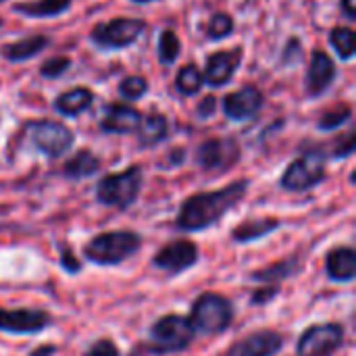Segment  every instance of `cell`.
I'll list each match as a JSON object with an SVG mask.
<instances>
[{
	"label": "cell",
	"instance_id": "cell-1",
	"mask_svg": "<svg viewBox=\"0 0 356 356\" xmlns=\"http://www.w3.org/2000/svg\"><path fill=\"white\" fill-rule=\"evenodd\" d=\"M250 181L238 179L227 184L225 188L213 190V192H200L186 198L179 207L175 227L179 232H204L213 225H217L236 204L244 200L248 194Z\"/></svg>",
	"mask_w": 356,
	"mask_h": 356
},
{
	"label": "cell",
	"instance_id": "cell-2",
	"mask_svg": "<svg viewBox=\"0 0 356 356\" xmlns=\"http://www.w3.org/2000/svg\"><path fill=\"white\" fill-rule=\"evenodd\" d=\"M142 248V236L131 229H115L102 232L94 236L83 246L86 261L100 267H115L131 257H136Z\"/></svg>",
	"mask_w": 356,
	"mask_h": 356
},
{
	"label": "cell",
	"instance_id": "cell-3",
	"mask_svg": "<svg viewBox=\"0 0 356 356\" xmlns=\"http://www.w3.org/2000/svg\"><path fill=\"white\" fill-rule=\"evenodd\" d=\"M234 305L229 298L217 294V292H204L200 294L190 313V323L196 334L202 336H221L225 334L234 323Z\"/></svg>",
	"mask_w": 356,
	"mask_h": 356
},
{
	"label": "cell",
	"instance_id": "cell-4",
	"mask_svg": "<svg viewBox=\"0 0 356 356\" xmlns=\"http://www.w3.org/2000/svg\"><path fill=\"white\" fill-rule=\"evenodd\" d=\"M142 179H144V173H142V167L138 165H131L119 173L104 175L96 184V200L102 207L127 211L140 198Z\"/></svg>",
	"mask_w": 356,
	"mask_h": 356
},
{
	"label": "cell",
	"instance_id": "cell-5",
	"mask_svg": "<svg viewBox=\"0 0 356 356\" xmlns=\"http://www.w3.org/2000/svg\"><path fill=\"white\" fill-rule=\"evenodd\" d=\"M194 327L184 315H165L156 319L148 332V350L152 355H175L190 348L194 342Z\"/></svg>",
	"mask_w": 356,
	"mask_h": 356
},
{
	"label": "cell",
	"instance_id": "cell-6",
	"mask_svg": "<svg viewBox=\"0 0 356 356\" xmlns=\"http://www.w3.org/2000/svg\"><path fill=\"white\" fill-rule=\"evenodd\" d=\"M323 179H325V156L323 152L315 150L292 161L286 167L280 186L288 192H307L319 186Z\"/></svg>",
	"mask_w": 356,
	"mask_h": 356
},
{
	"label": "cell",
	"instance_id": "cell-7",
	"mask_svg": "<svg viewBox=\"0 0 356 356\" xmlns=\"http://www.w3.org/2000/svg\"><path fill=\"white\" fill-rule=\"evenodd\" d=\"M27 134H29L31 144L42 154H46L48 159L63 156L65 152L71 150V146L75 142V136H73V131L67 125L50 121V119L27 123Z\"/></svg>",
	"mask_w": 356,
	"mask_h": 356
},
{
	"label": "cell",
	"instance_id": "cell-8",
	"mask_svg": "<svg viewBox=\"0 0 356 356\" xmlns=\"http://www.w3.org/2000/svg\"><path fill=\"white\" fill-rule=\"evenodd\" d=\"M344 327L340 323H317L302 332L296 344L298 356H332L344 344Z\"/></svg>",
	"mask_w": 356,
	"mask_h": 356
},
{
	"label": "cell",
	"instance_id": "cell-9",
	"mask_svg": "<svg viewBox=\"0 0 356 356\" xmlns=\"http://www.w3.org/2000/svg\"><path fill=\"white\" fill-rule=\"evenodd\" d=\"M146 29L142 19H113L108 23H100L92 31V42L104 50H119L131 46Z\"/></svg>",
	"mask_w": 356,
	"mask_h": 356
},
{
	"label": "cell",
	"instance_id": "cell-10",
	"mask_svg": "<svg viewBox=\"0 0 356 356\" xmlns=\"http://www.w3.org/2000/svg\"><path fill=\"white\" fill-rule=\"evenodd\" d=\"M52 325V315L40 309H0V332L10 336L42 334Z\"/></svg>",
	"mask_w": 356,
	"mask_h": 356
},
{
	"label": "cell",
	"instance_id": "cell-11",
	"mask_svg": "<svg viewBox=\"0 0 356 356\" xmlns=\"http://www.w3.org/2000/svg\"><path fill=\"white\" fill-rule=\"evenodd\" d=\"M200 259L198 246L192 240H173L165 244L154 257L152 267L159 271H165L169 275H179L188 269H192Z\"/></svg>",
	"mask_w": 356,
	"mask_h": 356
},
{
	"label": "cell",
	"instance_id": "cell-12",
	"mask_svg": "<svg viewBox=\"0 0 356 356\" xmlns=\"http://www.w3.org/2000/svg\"><path fill=\"white\" fill-rule=\"evenodd\" d=\"M240 159V146L234 138H213L198 146L196 163L204 171H227Z\"/></svg>",
	"mask_w": 356,
	"mask_h": 356
},
{
	"label": "cell",
	"instance_id": "cell-13",
	"mask_svg": "<svg viewBox=\"0 0 356 356\" xmlns=\"http://www.w3.org/2000/svg\"><path fill=\"white\" fill-rule=\"evenodd\" d=\"M284 336L275 330H259L236 342L223 356H277L284 350Z\"/></svg>",
	"mask_w": 356,
	"mask_h": 356
},
{
	"label": "cell",
	"instance_id": "cell-14",
	"mask_svg": "<svg viewBox=\"0 0 356 356\" xmlns=\"http://www.w3.org/2000/svg\"><path fill=\"white\" fill-rule=\"evenodd\" d=\"M265 104V96L257 86H244L223 98V113L232 121L252 119Z\"/></svg>",
	"mask_w": 356,
	"mask_h": 356
},
{
	"label": "cell",
	"instance_id": "cell-15",
	"mask_svg": "<svg viewBox=\"0 0 356 356\" xmlns=\"http://www.w3.org/2000/svg\"><path fill=\"white\" fill-rule=\"evenodd\" d=\"M240 63H242V48L240 46H236L227 52H215L207 58L202 79L213 88H223L225 83L232 81Z\"/></svg>",
	"mask_w": 356,
	"mask_h": 356
},
{
	"label": "cell",
	"instance_id": "cell-16",
	"mask_svg": "<svg viewBox=\"0 0 356 356\" xmlns=\"http://www.w3.org/2000/svg\"><path fill=\"white\" fill-rule=\"evenodd\" d=\"M336 79V65L332 56L323 50H315L311 56L309 73H307V94L309 98L321 96Z\"/></svg>",
	"mask_w": 356,
	"mask_h": 356
},
{
	"label": "cell",
	"instance_id": "cell-17",
	"mask_svg": "<svg viewBox=\"0 0 356 356\" xmlns=\"http://www.w3.org/2000/svg\"><path fill=\"white\" fill-rule=\"evenodd\" d=\"M142 123L140 111L127 104H108L100 119V129L104 134H134Z\"/></svg>",
	"mask_w": 356,
	"mask_h": 356
},
{
	"label": "cell",
	"instance_id": "cell-18",
	"mask_svg": "<svg viewBox=\"0 0 356 356\" xmlns=\"http://www.w3.org/2000/svg\"><path fill=\"white\" fill-rule=\"evenodd\" d=\"M325 273L332 282L348 284L356 277V252L353 246L332 248L325 257Z\"/></svg>",
	"mask_w": 356,
	"mask_h": 356
},
{
	"label": "cell",
	"instance_id": "cell-19",
	"mask_svg": "<svg viewBox=\"0 0 356 356\" xmlns=\"http://www.w3.org/2000/svg\"><path fill=\"white\" fill-rule=\"evenodd\" d=\"M282 225L280 219L275 217H263V219H248L244 223H240L238 227L232 229V240L236 244H250V242H257V240H263L267 238L269 234L277 232Z\"/></svg>",
	"mask_w": 356,
	"mask_h": 356
},
{
	"label": "cell",
	"instance_id": "cell-20",
	"mask_svg": "<svg viewBox=\"0 0 356 356\" xmlns=\"http://www.w3.org/2000/svg\"><path fill=\"white\" fill-rule=\"evenodd\" d=\"M302 269V263L300 259L296 257H290V259H284V261H277L265 269H259L254 273H250V280L259 282V284H267V286H280L284 280L288 277H294L296 273H300Z\"/></svg>",
	"mask_w": 356,
	"mask_h": 356
},
{
	"label": "cell",
	"instance_id": "cell-21",
	"mask_svg": "<svg viewBox=\"0 0 356 356\" xmlns=\"http://www.w3.org/2000/svg\"><path fill=\"white\" fill-rule=\"evenodd\" d=\"M169 136V121L161 113H152L148 117H142V123L138 127V144L142 148H152L167 140Z\"/></svg>",
	"mask_w": 356,
	"mask_h": 356
},
{
	"label": "cell",
	"instance_id": "cell-22",
	"mask_svg": "<svg viewBox=\"0 0 356 356\" xmlns=\"http://www.w3.org/2000/svg\"><path fill=\"white\" fill-rule=\"evenodd\" d=\"M94 102V94L88 88H75L69 92H63L54 100V111L65 117H77L79 113L88 111Z\"/></svg>",
	"mask_w": 356,
	"mask_h": 356
},
{
	"label": "cell",
	"instance_id": "cell-23",
	"mask_svg": "<svg viewBox=\"0 0 356 356\" xmlns=\"http://www.w3.org/2000/svg\"><path fill=\"white\" fill-rule=\"evenodd\" d=\"M100 159L92 152V150H79L75 152L63 167V175L77 181V179H86L92 177L100 171Z\"/></svg>",
	"mask_w": 356,
	"mask_h": 356
},
{
	"label": "cell",
	"instance_id": "cell-24",
	"mask_svg": "<svg viewBox=\"0 0 356 356\" xmlns=\"http://www.w3.org/2000/svg\"><path fill=\"white\" fill-rule=\"evenodd\" d=\"M48 38L46 35H31V38H25V40H19V42H13V44H6L2 48V56L8 60V63H21V60H29L33 58L35 54H40L46 46H48Z\"/></svg>",
	"mask_w": 356,
	"mask_h": 356
},
{
	"label": "cell",
	"instance_id": "cell-25",
	"mask_svg": "<svg viewBox=\"0 0 356 356\" xmlns=\"http://www.w3.org/2000/svg\"><path fill=\"white\" fill-rule=\"evenodd\" d=\"M71 8V0H35V2H23L15 4L13 10L21 13L29 19H48V17H58Z\"/></svg>",
	"mask_w": 356,
	"mask_h": 356
},
{
	"label": "cell",
	"instance_id": "cell-26",
	"mask_svg": "<svg viewBox=\"0 0 356 356\" xmlns=\"http://www.w3.org/2000/svg\"><path fill=\"white\" fill-rule=\"evenodd\" d=\"M204 79H202V73L198 71L196 65H186L179 69L177 77H175V86H177V92L184 94V96H194L200 92Z\"/></svg>",
	"mask_w": 356,
	"mask_h": 356
},
{
	"label": "cell",
	"instance_id": "cell-27",
	"mask_svg": "<svg viewBox=\"0 0 356 356\" xmlns=\"http://www.w3.org/2000/svg\"><path fill=\"white\" fill-rule=\"evenodd\" d=\"M330 42L342 60H350L355 56V31L350 27H334L330 33Z\"/></svg>",
	"mask_w": 356,
	"mask_h": 356
},
{
	"label": "cell",
	"instance_id": "cell-28",
	"mask_svg": "<svg viewBox=\"0 0 356 356\" xmlns=\"http://www.w3.org/2000/svg\"><path fill=\"white\" fill-rule=\"evenodd\" d=\"M181 52V42L173 29H165L159 38V60L163 65H173Z\"/></svg>",
	"mask_w": 356,
	"mask_h": 356
},
{
	"label": "cell",
	"instance_id": "cell-29",
	"mask_svg": "<svg viewBox=\"0 0 356 356\" xmlns=\"http://www.w3.org/2000/svg\"><path fill=\"white\" fill-rule=\"evenodd\" d=\"M350 117H353V108L344 104V106H338V108L325 113V115L319 119L317 127H319L321 131H334V129L342 127L344 123H348Z\"/></svg>",
	"mask_w": 356,
	"mask_h": 356
},
{
	"label": "cell",
	"instance_id": "cell-30",
	"mask_svg": "<svg viewBox=\"0 0 356 356\" xmlns=\"http://www.w3.org/2000/svg\"><path fill=\"white\" fill-rule=\"evenodd\" d=\"M232 31H234V19L227 13H217V15H213V19L209 23L207 35H209V40H223V38L232 35Z\"/></svg>",
	"mask_w": 356,
	"mask_h": 356
},
{
	"label": "cell",
	"instance_id": "cell-31",
	"mask_svg": "<svg viewBox=\"0 0 356 356\" xmlns=\"http://www.w3.org/2000/svg\"><path fill=\"white\" fill-rule=\"evenodd\" d=\"M146 92H148V83H146L144 77H138V75H129V77H125V79L119 83V94H121V98H125V100H138V98H142Z\"/></svg>",
	"mask_w": 356,
	"mask_h": 356
},
{
	"label": "cell",
	"instance_id": "cell-32",
	"mask_svg": "<svg viewBox=\"0 0 356 356\" xmlns=\"http://www.w3.org/2000/svg\"><path fill=\"white\" fill-rule=\"evenodd\" d=\"M69 67H71V58H67V56H54V58H48L40 67V75L42 77H48V79H54V77H60Z\"/></svg>",
	"mask_w": 356,
	"mask_h": 356
},
{
	"label": "cell",
	"instance_id": "cell-33",
	"mask_svg": "<svg viewBox=\"0 0 356 356\" xmlns=\"http://www.w3.org/2000/svg\"><path fill=\"white\" fill-rule=\"evenodd\" d=\"M58 254H60V267H63L67 273L75 275V273L81 271V261L77 259V254L73 252V248H69L67 244H60V246H58Z\"/></svg>",
	"mask_w": 356,
	"mask_h": 356
},
{
	"label": "cell",
	"instance_id": "cell-34",
	"mask_svg": "<svg viewBox=\"0 0 356 356\" xmlns=\"http://www.w3.org/2000/svg\"><path fill=\"white\" fill-rule=\"evenodd\" d=\"M83 356H121V353L111 338H100L86 350Z\"/></svg>",
	"mask_w": 356,
	"mask_h": 356
},
{
	"label": "cell",
	"instance_id": "cell-35",
	"mask_svg": "<svg viewBox=\"0 0 356 356\" xmlns=\"http://www.w3.org/2000/svg\"><path fill=\"white\" fill-rule=\"evenodd\" d=\"M277 294H280V286L261 288V290H257V292L250 296V305H252V307H265V305H269L273 298H277Z\"/></svg>",
	"mask_w": 356,
	"mask_h": 356
},
{
	"label": "cell",
	"instance_id": "cell-36",
	"mask_svg": "<svg viewBox=\"0 0 356 356\" xmlns=\"http://www.w3.org/2000/svg\"><path fill=\"white\" fill-rule=\"evenodd\" d=\"M356 144H355V131L346 134L344 140L338 144V148L334 150V159H348L353 152H355Z\"/></svg>",
	"mask_w": 356,
	"mask_h": 356
},
{
	"label": "cell",
	"instance_id": "cell-37",
	"mask_svg": "<svg viewBox=\"0 0 356 356\" xmlns=\"http://www.w3.org/2000/svg\"><path fill=\"white\" fill-rule=\"evenodd\" d=\"M302 56V50H300V42L298 40H290L288 42V46H286V50H284V63L290 58V65L296 60V58H300Z\"/></svg>",
	"mask_w": 356,
	"mask_h": 356
},
{
	"label": "cell",
	"instance_id": "cell-38",
	"mask_svg": "<svg viewBox=\"0 0 356 356\" xmlns=\"http://www.w3.org/2000/svg\"><path fill=\"white\" fill-rule=\"evenodd\" d=\"M215 106H217V98L215 96H207L200 104H198V115L204 119V117H211L215 113Z\"/></svg>",
	"mask_w": 356,
	"mask_h": 356
},
{
	"label": "cell",
	"instance_id": "cell-39",
	"mask_svg": "<svg viewBox=\"0 0 356 356\" xmlns=\"http://www.w3.org/2000/svg\"><path fill=\"white\" fill-rule=\"evenodd\" d=\"M56 355V346H52V344H42L40 348H35V350H31L29 356H54Z\"/></svg>",
	"mask_w": 356,
	"mask_h": 356
},
{
	"label": "cell",
	"instance_id": "cell-40",
	"mask_svg": "<svg viewBox=\"0 0 356 356\" xmlns=\"http://www.w3.org/2000/svg\"><path fill=\"white\" fill-rule=\"evenodd\" d=\"M342 10L346 13L348 19L356 17V0H342Z\"/></svg>",
	"mask_w": 356,
	"mask_h": 356
},
{
	"label": "cell",
	"instance_id": "cell-41",
	"mask_svg": "<svg viewBox=\"0 0 356 356\" xmlns=\"http://www.w3.org/2000/svg\"><path fill=\"white\" fill-rule=\"evenodd\" d=\"M134 2H152V0H134Z\"/></svg>",
	"mask_w": 356,
	"mask_h": 356
},
{
	"label": "cell",
	"instance_id": "cell-42",
	"mask_svg": "<svg viewBox=\"0 0 356 356\" xmlns=\"http://www.w3.org/2000/svg\"><path fill=\"white\" fill-rule=\"evenodd\" d=\"M0 25H2V19H0Z\"/></svg>",
	"mask_w": 356,
	"mask_h": 356
},
{
	"label": "cell",
	"instance_id": "cell-43",
	"mask_svg": "<svg viewBox=\"0 0 356 356\" xmlns=\"http://www.w3.org/2000/svg\"><path fill=\"white\" fill-rule=\"evenodd\" d=\"M0 2H4V0H0Z\"/></svg>",
	"mask_w": 356,
	"mask_h": 356
}]
</instances>
